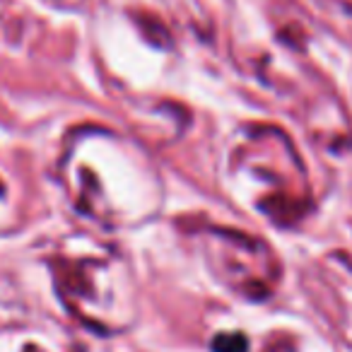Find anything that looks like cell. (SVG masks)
Instances as JSON below:
<instances>
[{"mask_svg": "<svg viewBox=\"0 0 352 352\" xmlns=\"http://www.w3.org/2000/svg\"><path fill=\"white\" fill-rule=\"evenodd\" d=\"M246 350H249V342L239 333H232V336L222 333L215 340V352H246Z\"/></svg>", "mask_w": 352, "mask_h": 352, "instance_id": "1", "label": "cell"}]
</instances>
